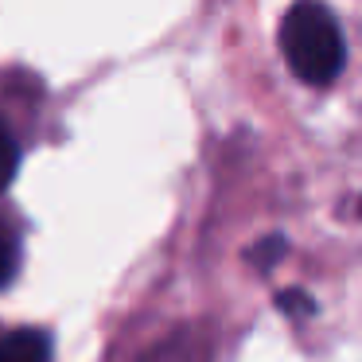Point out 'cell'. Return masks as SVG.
I'll return each instance as SVG.
<instances>
[{
    "mask_svg": "<svg viewBox=\"0 0 362 362\" xmlns=\"http://www.w3.org/2000/svg\"><path fill=\"white\" fill-rule=\"evenodd\" d=\"M281 51L288 71L308 86H331L343 74L346 43L339 20L320 0H296L281 20Z\"/></svg>",
    "mask_w": 362,
    "mask_h": 362,
    "instance_id": "6da1fadb",
    "label": "cell"
},
{
    "mask_svg": "<svg viewBox=\"0 0 362 362\" xmlns=\"http://www.w3.org/2000/svg\"><path fill=\"white\" fill-rule=\"evenodd\" d=\"M16 168H20V148H16V141H12V133L4 129V121H0V191L12 187Z\"/></svg>",
    "mask_w": 362,
    "mask_h": 362,
    "instance_id": "5b68a950",
    "label": "cell"
},
{
    "mask_svg": "<svg viewBox=\"0 0 362 362\" xmlns=\"http://www.w3.org/2000/svg\"><path fill=\"white\" fill-rule=\"evenodd\" d=\"M358 211H362V203H358Z\"/></svg>",
    "mask_w": 362,
    "mask_h": 362,
    "instance_id": "ba28073f",
    "label": "cell"
},
{
    "mask_svg": "<svg viewBox=\"0 0 362 362\" xmlns=\"http://www.w3.org/2000/svg\"><path fill=\"white\" fill-rule=\"evenodd\" d=\"M12 276V250H8V238L0 234V284Z\"/></svg>",
    "mask_w": 362,
    "mask_h": 362,
    "instance_id": "52a82bcc",
    "label": "cell"
},
{
    "mask_svg": "<svg viewBox=\"0 0 362 362\" xmlns=\"http://www.w3.org/2000/svg\"><path fill=\"white\" fill-rule=\"evenodd\" d=\"M276 308H281L284 315H292V320H308V315H315V300L308 296V292H300V288L276 292Z\"/></svg>",
    "mask_w": 362,
    "mask_h": 362,
    "instance_id": "8992f818",
    "label": "cell"
},
{
    "mask_svg": "<svg viewBox=\"0 0 362 362\" xmlns=\"http://www.w3.org/2000/svg\"><path fill=\"white\" fill-rule=\"evenodd\" d=\"M284 253H288V238H284V234H269V238H261V242H253L245 257H250L253 269H261V273H265V269L281 265Z\"/></svg>",
    "mask_w": 362,
    "mask_h": 362,
    "instance_id": "277c9868",
    "label": "cell"
},
{
    "mask_svg": "<svg viewBox=\"0 0 362 362\" xmlns=\"http://www.w3.org/2000/svg\"><path fill=\"white\" fill-rule=\"evenodd\" d=\"M144 362H211V351H206L203 331H180L156 351H148Z\"/></svg>",
    "mask_w": 362,
    "mask_h": 362,
    "instance_id": "3957f363",
    "label": "cell"
},
{
    "mask_svg": "<svg viewBox=\"0 0 362 362\" xmlns=\"http://www.w3.org/2000/svg\"><path fill=\"white\" fill-rule=\"evenodd\" d=\"M0 362H51V343L43 331H12L0 339Z\"/></svg>",
    "mask_w": 362,
    "mask_h": 362,
    "instance_id": "7a4b0ae2",
    "label": "cell"
}]
</instances>
